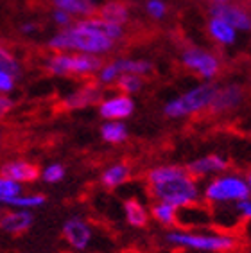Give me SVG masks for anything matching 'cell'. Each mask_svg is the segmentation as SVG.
Listing matches in <instances>:
<instances>
[{"label": "cell", "instance_id": "obj_29", "mask_svg": "<svg viewBox=\"0 0 251 253\" xmlns=\"http://www.w3.org/2000/svg\"><path fill=\"white\" fill-rule=\"evenodd\" d=\"M65 174H67V169L63 164H58V162L48 164L47 167H43V170H40V176L45 183H59L65 178Z\"/></svg>", "mask_w": 251, "mask_h": 253}, {"label": "cell", "instance_id": "obj_10", "mask_svg": "<svg viewBox=\"0 0 251 253\" xmlns=\"http://www.w3.org/2000/svg\"><path fill=\"white\" fill-rule=\"evenodd\" d=\"M210 16L224 20L226 24H230L237 33H246L251 29V16L250 11L244 5L233 4H212L210 5Z\"/></svg>", "mask_w": 251, "mask_h": 253}, {"label": "cell", "instance_id": "obj_35", "mask_svg": "<svg viewBox=\"0 0 251 253\" xmlns=\"http://www.w3.org/2000/svg\"><path fill=\"white\" fill-rule=\"evenodd\" d=\"M13 110V101L7 95H0V117H4Z\"/></svg>", "mask_w": 251, "mask_h": 253}, {"label": "cell", "instance_id": "obj_33", "mask_svg": "<svg viewBox=\"0 0 251 253\" xmlns=\"http://www.w3.org/2000/svg\"><path fill=\"white\" fill-rule=\"evenodd\" d=\"M52 22L58 27H61V29H65V27H70V25L74 24V18L70 15H67L65 11L61 9H54L52 11Z\"/></svg>", "mask_w": 251, "mask_h": 253}, {"label": "cell", "instance_id": "obj_7", "mask_svg": "<svg viewBox=\"0 0 251 253\" xmlns=\"http://www.w3.org/2000/svg\"><path fill=\"white\" fill-rule=\"evenodd\" d=\"M179 59H181V65L187 70L199 76L203 81H210V83L217 78L222 67L221 58L217 54L208 49H203V47H187V49L181 50Z\"/></svg>", "mask_w": 251, "mask_h": 253}, {"label": "cell", "instance_id": "obj_5", "mask_svg": "<svg viewBox=\"0 0 251 253\" xmlns=\"http://www.w3.org/2000/svg\"><path fill=\"white\" fill-rule=\"evenodd\" d=\"M213 92H215V83L203 81L198 86L190 88L179 97L170 99L164 104V115L169 119H185L196 113H201L208 110L212 102Z\"/></svg>", "mask_w": 251, "mask_h": 253}, {"label": "cell", "instance_id": "obj_24", "mask_svg": "<svg viewBox=\"0 0 251 253\" xmlns=\"http://www.w3.org/2000/svg\"><path fill=\"white\" fill-rule=\"evenodd\" d=\"M149 217H153L156 223L164 224V226H174L178 223V209L169 203H164V201H156L151 207Z\"/></svg>", "mask_w": 251, "mask_h": 253}, {"label": "cell", "instance_id": "obj_20", "mask_svg": "<svg viewBox=\"0 0 251 253\" xmlns=\"http://www.w3.org/2000/svg\"><path fill=\"white\" fill-rule=\"evenodd\" d=\"M124 215L126 221L133 226V228H145L149 223V212L144 205L136 198H129L124 203Z\"/></svg>", "mask_w": 251, "mask_h": 253}, {"label": "cell", "instance_id": "obj_21", "mask_svg": "<svg viewBox=\"0 0 251 253\" xmlns=\"http://www.w3.org/2000/svg\"><path fill=\"white\" fill-rule=\"evenodd\" d=\"M127 136H129V131L122 121H104V124L101 126V138L111 146L126 142Z\"/></svg>", "mask_w": 251, "mask_h": 253}, {"label": "cell", "instance_id": "obj_30", "mask_svg": "<svg viewBox=\"0 0 251 253\" xmlns=\"http://www.w3.org/2000/svg\"><path fill=\"white\" fill-rule=\"evenodd\" d=\"M121 76L119 72V68L113 61L110 63H102V67L99 68V72H97V83L101 84V86H106V84H115L117 78Z\"/></svg>", "mask_w": 251, "mask_h": 253}, {"label": "cell", "instance_id": "obj_26", "mask_svg": "<svg viewBox=\"0 0 251 253\" xmlns=\"http://www.w3.org/2000/svg\"><path fill=\"white\" fill-rule=\"evenodd\" d=\"M45 201H47V198H45L43 194H40V192H36V194H22L16 196L15 200H11L9 203H7V207H11V209H18V210H34V209H40V207H43Z\"/></svg>", "mask_w": 251, "mask_h": 253}, {"label": "cell", "instance_id": "obj_3", "mask_svg": "<svg viewBox=\"0 0 251 253\" xmlns=\"http://www.w3.org/2000/svg\"><path fill=\"white\" fill-rule=\"evenodd\" d=\"M250 174L242 176L237 172H222L213 176L203 190L205 200L215 205H233L241 200H250Z\"/></svg>", "mask_w": 251, "mask_h": 253}, {"label": "cell", "instance_id": "obj_4", "mask_svg": "<svg viewBox=\"0 0 251 253\" xmlns=\"http://www.w3.org/2000/svg\"><path fill=\"white\" fill-rule=\"evenodd\" d=\"M165 241L172 246L196 252H213V253H228L237 248V241L233 235L228 234H194L183 230H172L165 235Z\"/></svg>", "mask_w": 251, "mask_h": 253}, {"label": "cell", "instance_id": "obj_38", "mask_svg": "<svg viewBox=\"0 0 251 253\" xmlns=\"http://www.w3.org/2000/svg\"><path fill=\"white\" fill-rule=\"evenodd\" d=\"M0 144H2V135H0Z\"/></svg>", "mask_w": 251, "mask_h": 253}, {"label": "cell", "instance_id": "obj_34", "mask_svg": "<svg viewBox=\"0 0 251 253\" xmlns=\"http://www.w3.org/2000/svg\"><path fill=\"white\" fill-rule=\"evenodd\" d=\"M233 209H235V214L242 219H250L251 217V200H241L233 203Z\"/></svg>", "mask_w": 251, "mask_h": 253}, {"label": "cell", "instance_id": "obj_11", "mask_svg": "<svg viewBox=\"0 0 251 253\" xmlns=\"http://www.w3.org/2000/svg\"><path fill=\"white\" fill-rule=\"evenodd\" d=\"M92 235L93 232L90 223L79 217V215L70 217L63 224V237L76 252H84L92 243Z\"/></svg>", "mask_w": 251, "mask_h": 253}, {"label": "cell", "instance_id": "obj_23", "mask_svg": "<svg viewBox=\"0 0 251 253\" xmlns=\"http://www.w3.org/2000/svg\"><path fill=\"white\" fill-rule=\"evenodd\" d=\"M113 63L117 65L119 72L121 74H135V76H140L145 78L147 74L153 72V63L147 61V59H133V58H117L113 59Z\"/></svg>", "mask_w": 251, "mask_h": 253}, {"label": "cell", "instance_id": "obj_13", "mask_svg": "<svg viewBox=\"0 0 251 253\" xmlns=\"http://www.w3.org/2000/svg\"><path fill=\"white\" fill-rule=\"evenodd\" d=\"M102 97H104V93H102L101 84L88 83L83 84L78 90H74L72 93H68L67 97L63 99V106L68 108V110H83V108L99 104Z\"/></svg>", "mask_w": 251, "mask_h": 253}, {"label": "cell", "instance_id": "obj_39", "mask_svg": "<svg viewBox=\"0 0 251 253\" xmlns=\"http://www.w3.org/2000/svg\"><path fill=\"white\" fill-rule=\"evenodd\" d=\"M0 215H2V210H0Z\"/></svg>", "mask_w": 251, "mask_h": 253}, {"label": "cell", "instance_id": "obj_19", "mask_svg": "<svg viewBox=\"0 0 251 253\" xmlns=\"http://www.w3.org/2000/svg\"><path fill=\"white\" fill-rule=\"evenodd\" d=\"M83 27H86V29H92L95 33L102 34V36H106L110 38L111 42H121L124 38V27L122 25H115V24H110L106 20L99 18V16H88V18H83V20H76Z\"/></svg>", "mask_w": 251, "mask_h": 253}, {"label": "cell", "instance_id": "obj_2", "mask_svg": "<svg viewBox=\"0 0 251 253\" xmlns=\"http://www.w3.org/2000/svg\"><path fill=\"white\" fill-rule=\"evenodd\" d=\"M47 47L54 52H76V54H92V56H104L115 49V42L95 33L92 29L83 27L74 20L70 27L59 29L48 40Z\"/></svg>", "mask_w": 251, "mask_h": 253}, {"label": "cell", "instance_id": "obj_17", "mask_svg": "<svg viewBox=\"0 0 251 253\" xmlns=\"http://www.w3.org/2000/svg\"><path fill=\"white\" fill-rule=\"evenodd\" d=\"M54 9H61L74 20H83L88 16H93L97 11L95 0H52Z\"/></svg>", "mask_w": 251, "mask_h": 253}, {"label": "cell", "instance_id": "obj_6", "mask_svg": "<svg viewBox=\"0 0 251 253\" xmlns=\"http://www.w3.org/2000/svg\"><path fill=\"white\" fill-rule=\"evenodd\" d=\"M101 56L76 52H54L45 61V68L54 76H70V78H84L93 76L102 67Z\"/></svg>", "mask_w": 251, "mask_h": 253}, {"label": "cell", "instance_id": "obj_18", "mask_svg": "<svg viewBox=\"0 0 251 253\" xmlns=\"http://www.w3.org/2000/svg\"><path fill=\"white\" fill-rule=\"evenodd\" d=\"M207 29H208V34H210V38H212L215 43L224 45V47H232V45L237 43L239 33H237L230 24H226L224 20L210 16Z\"/></svg>", "mask_w": 251, "mask_h": 253}, {"label": "cell", "instance_id": "obj_9", "mask_svg": "<svg viewBox=\"0 0 251 253\" xmlns=\"http://www.w3.org/2000/svg\"><path fill=\"white\" fill-rule=\"evenodd\" d=\"M99 106V115L104 121H122L129 119L135 113V101L129 95L124 93H115L110 97H102Z\"/></svg>", "mask_w": 251, "mask_h": 253}, {"label": "cell", "instance_id": "obj_12", "mask_svg": "<svg viewBox=\"0 0 251 253\" xmlns=\"http://www.w3.org/2000/svg\"><path fill=\"white\" fill-rule=\"evenodd\" d=\"M185 169L194 178H208V176L213 178V176H219L230 169V160L222 155H207L192 160Z\"/></svg>", "mask_w": 251, "mask_h": 253}, {"label": "cell", "instance_id": "obj_28", "mask_svg": "<svg viewBox=\"0 0 251 253\" xmlns=\"http://www.w3.org/2000/svg\"><path fill=\"white\" fill-rule=\"evenodd\" d=\"M0 70H5V72L13 74L15 78H18L20 72H22L20 61L15 58V54L11 52L9 49L2 47V45H0Z\"/></svg>", "mask_w": 251, "mask_h": 253}, {"label": "cell", "instance_id": "obj_15", "mask_svg": "<svg viewBox=\"0 0 251 253\" xmlns=\"http://www.w3.org/2000/svg\"><path fill=\"white\" fill-rule=\"evenodd\" d=\"M33 223H34V215L31 214L29 210L13 209L11 212H7V214L0 215V228L13 235L27 232V230L33 226Z\"/></svg>", "mask_w": 251, "mask_h": 253}, {"label": "cell", "instance_id": "obj_32", "mask_svg": "<svg viewBox=\"0 0 251 253\" xmlns=\"http://www.w3.org/2000/svg\"><path fill=\"white\" fill-rule=\"evenodd\" d=\"M16 78L13 74L5 72V70H0V95H7L15 90Z\"/></svg>", "mask_w": 251, "mask_h": 253}, {"label": "cell", "instance_id": "obj_14", "mask_svg": "<svg viewBox=\"0 0 251 253\" xmlns=\"http://www.w3.org/2000/svg\"><path fill=\"white\" fill-rule=\"evenodd\" d=\"M0 176H5L18 183H33L40 178V169L25 160H11L0 167Z\"/></svg>", "mask_w": 251, "mask_h": 253}, {"label": "cell", "instance_id": "obj_27", "mask_svg": "<svg viewBox=\"0 0 251 253\" xmlns=\"http://www.w3.org/2000/svg\"><path fill=\"white\" fill-rule=\"evenodd\" d=\"M24 192L22 183L15 180H9L5 176H0V203L7 205L11 200H15L16 196H20Z\"/></svg>", "mask_w": 251, "mask_h": 253}, {"label": "cell", "instance_id": "obj_22", "mask_svg": "<svg viewBox=\"0 0 251 253\" xmlns=\"http://www.w3.org/2000/svg\"><path fill=\"white\" fill-rule=\"evenodd\" d=\"M129 174L131 170L126 164H113L101 174V183L106 189H117L129 180Z\"/></svg>", "mask_w": 251, "mask_h": 253}, {"label": "cell", "instance_id": "obj_31", "mask_svg": "<svg viewBox=\"0 0 251 253\" xmlns=\"http://www.w3.org/2000/svg\"><path fill=\"white\" fill-rule=\"evenodd\" d=\"M145 11L151 18L155 20H164L167 16V4L164 0H147L145 2Z\"/></svg>", "mask_w": 251, "mask_h": 253}, {"label": "cell", "instance_id": "obj_36", "mask_svg": "<svg viewBox=\"0 0 251 253\" xmlns=\"http://www.w3.org/2000/svg\"><path fill=\"white\" fill-rule=\"evenodd\" d=\"M36 27H38V25L34 24V22H25V24H22L20 31H22V33H25V34H31V33H34V31H36Z\"/></svg>", "mask_w": 251, "mask_h": 253}, {"label": "cell", "instance_id": "obj_37", "mask_svg": "<svg viewBox=\"0 0 251 253\" xmlns=\"http://www.w3.org/2000/svg\"><path fill=\"white\" fill-rule=\"evenodd\" d=\"M228 2H232V0H212V4H228Z\"/></svg>", "mask_w": 251, "mask_h": 253}, {"label": "cell", "instance_id": "obj_8", "mask_svg": "<svg viewBox=\"0 0 251 253\" xmlns=\"http://www.w3.org/2000/svg\"><path fill=\"white\" fill-rule=\"evenodd\" d=\"M244 99H246V90H244L242 84L228 83L224 86H217L215 84V92H213L212 102H210L208 110L212 113L224 115V113L239 110L244 104Z\"/></svg>", "mask_w": 251, "mask_h": 253}, {"label": "cell", "instance_id": "obj_25", "mask_svg": "<svg viewBox=\"0 0 251 253\" xmlns=\"http://www.w3.org/2000/svg\"><path fill=\"white\" fill-rule=\"evenodd\" d=\"M115 84H117V88L121 90V93L133 97L135 93L142 92V88H144V78L135 76V74H121V76L117 78Z\"/></svg>", "mask_w": 251, "mask_h": 253}, {"label": "cell", "instance_id": "obj_1", "mask_svg": "<svg viewBox=\"0 0 251 253\" xmlns=\"http://www.w3.org/2000/svg\"><path fill=\"white\" fill-rule=\"evenodd\" d=\"M149 192L156 201L169 203L176 209H188L198 205L201 200V189L198 178L188 174V170L181 166H158L147 170Z\"/></svg>", "mask_w": 251, "mask_h": 253}, {"label": "cell", "instance_id": "obj_16", "mask_svg": "<svg viewBox=\"0 0 251 253\" xmlns=\"http://www.w3.org/2000/svg\"><path fill=\"white\" fill-rule=\"evenodd\" d=\"M97 16L110 22V24L122 25V27H124L131 18L129 7H127V4L121 2V0H108V2H104L102 5H99V7H97Z\"/></svg>", "mask_w": 251, "mask_h": 253}]
</instances>
